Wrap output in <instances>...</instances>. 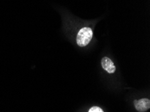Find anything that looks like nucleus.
I'll return each mask as SVG.
<instances>
[{"mask_svg": "<svg viewBox=\"0 0 150 112\" xmlns=\"http://www.w3.org/2000/svg\"><path fill=\"white\" fill-rule=\"evenodd\" d=\"M134 104L137 110L139 112H145L148 110L150 107V101L148 99H141L139 100H135Z\"/></svg>", "mask_w": 150, "mask_h": 112, "instance_id": "nucleus-2", "label": "nucleus"}, {"mask_svg": "<svg viewBox=\"0 0 150 112\" xmlns=\"http://www.w3.org/2000/svg\"><path fill=\"white\" fill-rule=\"evenodd\" d=\"M88 112H104V111L100 107L94 106V107H92V108H90V109Z\"/></svg>", "mask_w": 150, "mask_h": 112, "instance_id": "nucleus-4", "label": "nucleus"}, {"mask_svg": "<svg viewBox=\"0 0 150 112\" xmlns=\"http://www.w3.org/2000/svg\"><path fill=\"white\" fill-rule=\"evenodd\" d=\"M101 65L102 68L108 73H114L116 70V67L113 62L108 57H104L102 58Z\"/></svg>", "mask_w": 150, "mask_h": 112, "instance_id": "nucleus-3", "label": "nucleus"}, {"mask_svg": "<svg viewBox=\"0 0 150 112\" xmlns=\"http://www.w3.org/2000/svg\"><path fill=\"white\" fill-rule=\"evenodd\" d=\"M92 30L90 28L85 27V28H81L77 36V43L79 46H86L89 44L90 40H92Z\"/></svg>", "mask_w": 150, "mask_h": 112, "instance_id": "nucleus-1", "label": "nucleus"}]
</instances>
